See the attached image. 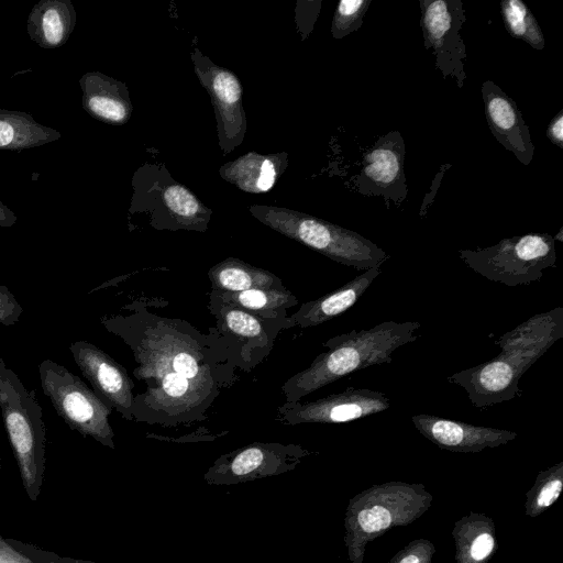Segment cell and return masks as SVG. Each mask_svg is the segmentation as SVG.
<instances>
[{"label":"cell","instance_id":"cell-18","mask_svg":"<svg viewBox=\"0 0 563 563\" xmlns=\"http://www.w3.org/2000/svg\"><path fill=\"white\" fill-rule=\"evenodd\" d=\"M563 336V308L540 312L503 334L495 343L533 365Z\"/></svg>","mask_w":563,"mask_h":563},{"label":"cell","instance_id":"cell-26","mask_svg":"<svg viewBox=\"0 0 563 563\" xmlns=\"http://www.w3.org/2000/svg\"><path fill=\"white\" fill-rule=\"evenodd\" d=\"M216 299L241 307L256 316L277 317L297 305L296 297L286 288L247 289L243 291H216Z\"/></svg>","mask_w":563,"mask_h":563},{"label":"cell","instance_id":"cell-7","mask_svg":"<svg viewBox=\"0 0 563 563\" xmlns=\"http://www.w3.org/2000/svg\"><path fill=\"white\" fill-rule=\"evenodd\" d=\"M460 258L483 277L506 286L540 280L543 271L555 266V240L548 233L508 238L477 250H460Z\"/></svg>","mask_w":563,"mask_h":563},{"label":"cell","instance_id":"cell-19","mask_svg":"<svg viewBox=\"0 0 563 563\" xmlns=\"http://www.w3.org/2000/svg\"><path fill=\"white\" fill-rule=\"evenodd\" d=\"M82 108L95 119L112 124H125L133 111L129 89L120 80L100 71H88L79 79Z\"/></svg>","mask_w":563,"mask_h":563},{"label":"cell","instance_id":"cell-12","mask_svg":"<svg viewBox=\"0 0 563 563\" xmlns=\"http://www.w3.org/2000/svg\"><path fill=\"white\" fill-rule=\"evenodd\" d=\"M390 399L383 393L349 387L309 402H291L279 408V420L286 424L342 423L387 410Z\"/></svg>","mask_w":563,"mask_h":563},{"label":"cell","instance_id":"cell-27","mask_svg":"<svg viewBox=\"0 0 563 563\" xmlns=\"http://www.w3.org/2000/svg\"><path fill=\"white\" fill-rule=\"evenodd\" d=\"M562 488L563 461L538 473L534 484L526 493V515L530 518L540 516L559 499Z\"/></svg>","mask_w":563,"mask_h":563},{"label":"cell","instance_id":"cell-2","mask_svg":"<svg viewBox=\"0 0 563 563\" xmlns=\"http://www.w3.org/2000/svg\"><path fill=\"white\" fill-rule=\"evenodd\" d=\"M418 321H384L371 329L352 330L329 339V347L311 365L295 374L283 386L286 404L302 397L356 371L391 362V353L418 339Z\"/></svg>","mask_w":563,"mask_h":563},{"label":"cell","instance_id":"cell-3","mask_svg":"<svg viewBox=\"0 0 563 563\" xmlns=\"http://www.w3.org/2000/svg\"><path fill=\"white\" fill-rule=\"evenodd\" d=\"M433 497L423 484H375L349 500L344 514V544L351 563H364L366 547L388 530L419 519Z\"/></svg>","mask_w":563,"mask_h":563},{"label":"cell","instance_id":"cell-6","mask_svg":"<svg viewBox=\"0 0 563 563\" xmlns=\"http://www.w3.org/2000/svg\"><path fill=\"white\" fill-rule=\"evenodd\" d=\"M132 188L129 211L148 214L155 229L207 231L212 210L176 181L164 165L146 163L139 167Z\"/></svg>","mask_w":563,"mask_h":563},{"label":"cell","instance_id":"cell-10","mask_svg":"<svg viewBox=\"0 0 563 563\" xmlns=\"http://www.w3.org/2000/svg\"><path fill=\"white\" fill-rule=\"evenodd\" d=\"M312 452L295 444L252 443L218 457L205 473L209 485H236L279 475Z\"/></svg>","mask_w":563,"mask_h":563},{"label":"cell","instance_id":"cell-33","mask_svg":"<svg viewBox=\"0 0 563 563\" xmlns=\"http://www.w3.org/2000/svg\"><path fill=\"white\" fill-rule=\"evenodd\" d=\"M23 312L22 306L4 285L0 284V324L14 325Z\"/></svg>","mask_w":563,"mask_h":563},{"label":"cell","instance_id":"cell-32","mask_svg":"<svg viewBox=\"0 0 563 563\" xmlns=\"http://www.w3.org/2000/svg\"><path fill=\"white\" fill-rule=\"evenodd\" d=\"M321 1L298 0L295 9L297 31L305 41L311 33L321 10Z\"/></svg>","mask_w":563,"mask_h":563},{"label":"cell","instance_id":"cell-31","mask_svg":"<svg viewBox=\"0 0 563 563\" xmlns=\"http://www.w3.org/2000/svg\"><path fill=\"white\" fill-rule=\"evenodd\" d=\"M434 544L427 539H416L398 551L388 563H431Z\"/></svg>","mask_w":563,"mask_h":563},{"label":"cell","instance_id":"cell-13","mask_svg":"<svg viewBox=\"0 0 563 563\" xmlns=\"http://www.w3.org/2000/svg\"><path fill=\"white\" fill-rule=\"evenodd\" d=\"M69 351L96 395L124 419L133 420L134 384L125 368L87 341L73 342Z\"/></svg>","mask_w":563,"mask_h":563},{"label":"cell","instance_id":"cell-17","mask_svg":"<svg viewBox=\"0 0 563 563\" xmlns=\"http://www.w3.org/2000/svg\"><path fill=\"white\" fill-rule=\"evenodd\" d=\"M485 114L495 139L528 166L534 154L529 128L516 102L492 80L482 85Z\"/></svg>","mask_w":563,"mask_h":563},{"label":"cell","instance_id":"cell-28","mask_svg":"<svg viewBox=\"0 0 563 563\" xmlns=\"http://www.w3.org/2000/svg\"><path fill=\"white\" fill-rule=\"evenodd\" d=\"M500 12L507 32L515 38H520L534 49H543L545 41L543 33L529 10L521 0H504Z\"/></svg>","mask_w":563,"mask_h":563},{"label":"cell","instance_id":"cell-8","mask_svg":"<svg viewBox=\"0 0 563 563\" xmlns=\"http://www.w3.org/2000/svg\"><path fill=\"white\" fill-rule=\"evenodd\" d=\"M38 374L43 393L71 430L114 449V432L109 423L111 407L78 376L52 360L41 362Z\"/></svg>","mask_w":563,"mask_h":563},{"label":"cell","instance_id":"cell-9","mask_svg":"<svg viewBox=\"0 0 563 563\" xmlns=\"http://www.w3.org/2000/svg\"><path fill=\"white\" fill-rule=\"evenodd\" d=\"M190 58L199 84L210 96L218 143L227 155L243 143L246 133L242 84L233 71L213 63L198 47H194Z\"/></svg>","mask_w":563,"mask_h":563},{"label":"cell","instance_id":"cell-1","mask_svg":"<svg viewBox=\"0 0 563 563\" xmlns=\"http://www.w3.org/2000/svg\"><path fill=\"white\" fill-rule=\"evenodd\" d=\"M133 351V375L145 384L134 397L133 419L174 426L203 419L202 412L229 382L224 356L184 320L150 312L101 319Z\"/></svg>","mask_w":563,"mask_h":563},{"label":"cell","instance_id":"cell-15","mask_svg":"<svg viewBox=\"0 0 563 563\" xmlns=\"http://www.w3.org/2000/svg\"><path fill=\"white\" fill-rule=\"evenodd\" d=\"M526 372L510 357L494 358L454 373L448 380L463 387L476 408H486L514 399L520 394L519 379Z\"/></svg>","mask_w":563,"mask_h":563},{"label":"cell","instance_id":"cell-16","mask_svg":"<svg viewBox=\"0 0 563 563\" xmlns=\"http://www.w3.org/2000/svg\"><path fill=\"white\" fill-rule=\"evenodd\" d=\"M416 429L442 450L456 453H477L487 448L504 445L517 433L493 427L473 426L432 415H415Z\"/></svg>","mask_w":563,"mask_h":563},{"label":"cell","instance_id":"cell-35","mask_svg":"<svg viewBox=\"0 0 563 563\" xmlns=\"http://www.w3.org/2000/svg\"><path fill=\"white\" fill-rule=\"evenodd\" d=\"M547 137L559 148H563V111L561 110L550 122Z\"/></svg>","mask_w":563,"mask_h":563},{"label":"cell","instance_id":"cell-22","mask_svg":"<svg viewBox=\"0 0 563 563\" xmlns=\"http://www.w3.org/2000/svg\"><path fill=\"white\" fill-rule=\"evenodd\" d=\"M76 23V12L68 0H42L29 14L26 31L43 48L59 47L68 40Z\"/></svg>","mask_w":563,"mask_h":563},{"label":"cell","instance_id":"cell-11","mask_svg":"<svg viewBox=\"0 0 563 563\" xmlns=\"http://www.w3.org/2000/svg\"><path fill=\"white\" fill-rule=\"evenodd\" d=\"M423 43L435 56L444 78L455 79L460 88L466 79V46L460 34L466 21L461 0H420Z\"/></svg>","mask_w":563,"mask_h":563},{"label":"cell","instance_id":"cell-34","mask_svg":"<svg viewBox=\"0 0 563 563\" xmlns=\"http://www.w3.org/2000/svg\"><path fill=\"white\" fill-rule=\"evenodd\" d=\"M23 547L35 563H96L92 561L58 556L55 553L42 551L27 544H23Z\"/></svg>","mask_w":563,"mask_h":563},{"label":"cell","instance_id":"cell-23","mask_svg":"<svg viewBox=\"0 0 563 563\" xmlns=\"http://www.w3.org/2000/svg\"><path fill=\"white\" fill-rule=\"evenodd\" d=\"M494 520L485 514L470 512L454 523L456 563H487L497 549Z\"/></svg>","mask_w":563,"mask_h":563},{"label":"cell","instance_id":"cell-29","mask_svg":"<svg viewBox=\"0 0 563 563\" xmlns=\"http://www.w3.org/2000/svg\"><path fill=\"white\" fill-rule=\"evenodd\" d=\"M217 301L222 303L217 314L223 331L240 339L256 340L261 344L267 345L268 336L262 320L255 313L232 303L222 302L218 299Z\"/></svg>","mask_w":563,"mask_h":563},{"label":"cell","instance_id":"cell-21","mask_svg":"<svg viewBox=\"0 0 563 563\" xmlns=\"http://www.w3.org/2000/svg\"><path fill=\"white\" fill-rule=\"evenodd\" d=\"M380 275V267L366 269L349 283L322 297L303 303L289 321L301 328L314 327L345 312L353 307L373 280Z\"/></svg>","mask_w":563,"mask_h":563},{"label":"cell","instance_id":"cell-4","mask_svg":"<svg viewBox=\"0 0 563 563\" xmlns=\"http://www.w3.org/2000/svg\"><path fill=\"white\" fill-rule=\"evenodd\" d=\"M249 210L266 227L340 264L366 271L390 257L361 234L313 216L265 205H252Z\"/></svg>","mask_w":563,"mask_h":563},{"label":"cell","instance_id":"cell-25","mask_svg":"<svg viewBox=\"0 0 563 563\" xmlns=\"http://www.w3.org/2000/svg\"><path fill=\"white\" fill-rule=\"evenodd\" d=\"M60 137V132L36 122L30 113L0 109L1 150H27Z\"/></svg>","mask_w":563,"mask_h":563},{"label":"cell","instance_id":"cell-36","mask_svg":"<svg viewBox=\"0 0 563 563\" xmlns=\"http://www.w3.org/2000/svg\"><path fill=\"white\" fill-rule=\"evenodd\" d=\"M16 221L15 213L0 201V227L9 228L15 224Z\"/></svg>","mask_w":563,"mask_h":563},{"label":"cell","instance_id":"cell-5","mask_svg":"<svg viewBox=\"0 0 563 563\" xmlns=\"http://www.w3.org/2000/svg\"><path fill=\"white\" fill-rule=\"evenodd\" d=\"M0 409L23 488L36 501L45 471V424L34 390L0 357Z\"/></svg>","mask_w":563,"mask_h":563},{"label":"cell","instance_id":"cell-24","mask_svg":"<svg viewBox=\"0 0 563 563\" xmlns=\"http://www.w3.org/2000/svg\"><path fill=\"white\" fill-rule=\"evenodd\" d=\"M208 276L216 291L285 288L280 279L271 272L233 257L212 266Z\"/></svg>","mask_w":563,"mask_h":563},{"label":"cell","instance_id":"cell-30","mask_svg":"<svg viewBox=\"0 0 563 563\" xmlns=\"http://www.w3.org/2000/svg\"><path fill=\"white\" fill-rule=\"evenodd\" d=\"M372 0H341L335 9L331 34L340 40L361 27Z\"/></svg>","mask_w":563,"mask_h":563},{"label":"cell","instance_id":"cell-14","mask_svg":"<svg viewBox=\"0 0 563 563\" xmlns=\"http://www.w3.org/2000/svg\"><path fill=\"white\" fill-rule=\"evenodd\" d=\"M405 154V142L398 131L380 137L363 157L356 181L360 192L402 201L407 194Z\"/></svg>","mask_w":563,"mask_h":563},{"label":"cell","instance_id":"cell-20","mask_svg":"<svg viewBox=\"0 0 563 563\" xmlns=\"http://www.w3.org/2000/svg\"><path fill=\"white\" fill-rule=\"evenodd\" d=\"M287 152L261 154L250 151L219 169L222 179L249 194L271 190L288 167Z\"/></svg>","mask_w":563,"mask_h":563}]
</instances>
